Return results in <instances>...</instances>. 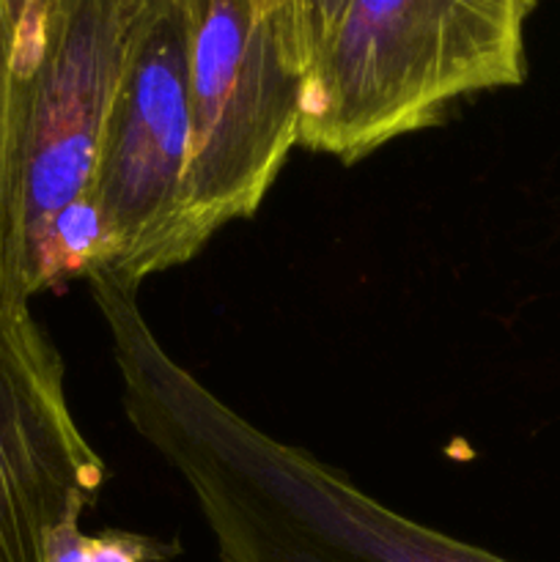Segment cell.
<instances>
[{
    "label": "cell",
    "mask_w": 560,
    "mask_h": 562,
    "mask_svg": "<svg viewBox=\"0 0 560 562\" xmlns=\"http://www.w3.org/2000/svg\"><path fill=\"white\" fill-rule=\"evenodd\" d=\"M86 283L126 417L190 488L220 562H511L406 519L346 472L269 437L165 349L135 289L110 274Z\"/></svg>",
    "instance_id": "6da1fadb"
},
{
    "label": "cell",
    "mask_w": 560,
    "mask_h": 562,
    "mask_svg": "<svg viewBox=\"0 0 560 562\" xmlns=\"http://www.w3.org/2000/svg\"><path fill=\"white\" fill-rule=\"evenodd\" d=\"M536 0H349L305 82L300 146L355 165L527 77Z\"/></svg>",
    "instance_id": "7a4b0ae2"
},
{
    "label": "cell",
    "mask_w": 560,
    "mask_h": 562,
    "mask_svg": "<svg viewBox=\"0 0 560 562\" xmlns=\"http://www.w3.org/2000/svg\"><path fill=\"white\" fill-rule=\"evenodd\" d=\"M146 0H49L22 86V280L55 291L104 263L93 170Z\"/></svg>",
    "instance_id": "3957f363"
},
{
    "label": "cell",
    "mask_w": 560,
    "mask_h": 562,
    "mask_svg": "<svg viewBox=\"0 0 560 562\" xmlns=\"http://www.w3.org/2000/svg\"><path fill=\"white\" fill-rule=\"evenodd\" d=\"M190 148L184 0H146L93 170L104 239L97 272L137 291L146 278L192 261L206 247L187 201Z\"/></svg>",
    "instance_id": "277c9868"
},
{
    "label": "cell",
    "mask_w": 560,
    "mask_h": 562,
    "mask_svg": "<svg viewBox=\"0 0 560 562\" xmlns=\"http://www.w3.org/2000/svg\"><path fill=\"white\" fill-rule=\"evenodd\" d=\"M192 148L187 201L203 241L253 217L300 146L305 77L258 0H184Z\"/></svg>",
    "instance_id": "5b68a950"
},
{
    "label": "cell",
    "mask_w": 560,
    "mask_h": 562,
    "mask_svg": "<svg viewBox=\"0 0 560 562\" xmlns=\"http://www.w3.org/2000/svg\"><path fill=\"white\" fill-rule=\"evenodd\" d=\"M104 464L66 398L64 360L31 307H0V562H47L55 527L99 499Z\"/></svg>",
    "instance_id": "8992f818"
},
{
    "label": "cell",
    "mask_w": 560,
    "mask_h": 562,
    "mask_svg": "<svg viewBox=\"0 0 560 562\" xmlns=\"http://www.w3.org/2000/svg\"><path fill=\"white\" fill-rule=\"evenodd\" d=\"M49 0H0V307L27 311L22 280V86L42 42Z\"/></svg>",
    "instance_id": "52a82bcc"
},
{
    "label": "cell",
    "mask_w": 560,
    "mask_h": 562,
    "mask_svg": "<svg viewBox=\"0 0 560 562\" xmlns=\"http://www.w3.org/2000/svg\"><path fill=\"white\" fill-rule=\"evenodd\" d=\"M82 516H69L47 543V562H168L179 552L176 543L124 530H104L88 536Z\"/></svg>",
    "instance_id": "ba28073f"
},
{
    "label": "cell",
    "mask_w": 560,
    "mask_h": 562,
    "mask_svg": "<svg viewBox=\"0 0 560 562\" xmlns=\"http://www.w3.org/2000/svg\"><path fill=\"white\" fill-rule=\"evenodd\" d=\"M349 0H291L289 20L283 31V47L294 69L311 77L324 49L333 42Z\"/></svg>",
    "instance_id": "9c48e42d"
},
{
    "label": "cell",
    "mask_w": 560,
    "mask_h": 562,
    "mask_svg": "<svg viewBox=\"0 0 560 562\" xmlns=\"http://www.w3.org/2000/svg\"><path fill=\"white\" fill-rule=\"evenodd\" d=\"M258 3H261L264 9H267V14L275 20V25H278V33H280V42H283V31H285V20H289L291 0H258Z\"/></svg>",
    "instance_id": "30bf717a"
}]
</instances>
